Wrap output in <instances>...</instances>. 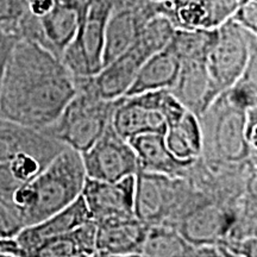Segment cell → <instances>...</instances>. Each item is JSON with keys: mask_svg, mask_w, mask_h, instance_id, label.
Listing matches in <instances>:
<instances>
[{"mask_svg": "<svg viewBox=\"0 0 257 257\" xmlns=\"http://www.w3.org/2000/svg\"><path fill=\"white\" fill-rule=\"evenodd\" d=\"M92 220L81 195L63 210L40 223L24 226L15 237L23 256H31L34 250L46 240L67 233L86 221Z\"/></svg>", "mask_w": 257, "mask_h": 257, "instance_id": "obj_13", "label": "cell"}, {"mask_svg": "<svg viewBox=\"0 0 257 257\" xmlns=\"http://www.w3.org/2000/svg\"><path fill=\"white\" fill-rule=\"evenodd\" d=\"M137 156L140 170L186 178L193 163L176 160L165 143V135L148 133L127 140Z\"/></svg>", "mask_w": 257, "mask_h": 257, "instance_id": "obj_15", "label": "cell"}, {"mask_svg": "<svg viewBox=\"0 0 257 257\" xmlns=\"http://www.w3.org/2000/svg\"><path fill=\"white\" fill-rule=\"evenodd\" d=\"M21 248H19L16 238H4L0 237V257H22Z\"/></svg>", "mask_w": 257, "mask_h": 257, "instance_id": "obj_27", "label": "cell"}, {"mask_svg": "<svg viewBox=\"0 0 257 257\" xmlns=\"http://www.w3.org/2000/svg\"><path fill=\"white\" fill-rule=\"evenodd\" d=\"M86 176L100 181L114 182L140 170L133 147L108 125L91 148L81 153Z\"/></svg>", "mask_w": 257, "mask_h": 257, "instance_id": "obj_9", "label": "cell"}, {"mask_svg": "<svg viewBox=\"0 0 257 257\" xmlns=\"http://www.w3.org/2000/svg\"><path fill=\"white\" fill-rule=\"evenodd\" d=\"M23 227L22 221L14 212L0 202V237L15 238Z\"/></svg>", "mask_w": 257, "mask_h": 257, "instance_id": "obj_25", "label": "cell"}, {"mask_svg": "<svg viewBox=\"0 0 257 257\" xmlns=\"http://www.w3.org/2000/svg\"><path fill=\"white\" fill-rule=\"evenodd\" d=\"M155 16L156 0H114L106 24L102 67L123 54Z\"/></svg>", "mask_w": 257, "mask_h": 257, "instance_id": "obj_10", "label": "cell"}, {"mask_svg": "<svg viewBox=\"0 0 257 257\" xmlns=\"http://www.w3.org/2000/svg\"><path fill=\"white\" fill-rule=\"evenodd\" d=\"M64 148L59 141L41 131L0 115V162H10L16 156L27 154L48 166Z\"/></svg>", "mask_w": 257, "mask_h": 257, "instance_id": "obj_12", "label": "cell"}, {"mask_svg": "<svg viewBox=\"0 0 257 257\" xmlns=\"http://www.w3.org/2000/svg\"><path fill=\"white\" fill-rule=\"evenodd\" d=\"M76 91V79L60 57L37 42L19 38L0 85V115L42 131L57 119Z\"/></svg>", "mask_w": 257, "mask_h": 257, "instance_id": "obj_1", "label": "cell"}, {"mask_svg": "<svg viewBox=\"0 0 257 257\" xmlns=\"http://www.w3.org/2000/svg\"><path fill=\"white\" fill-rule=\"evenodd\" d=\"M192 185L187 178L138 170L135 187V217L147 225L170 226Z\"/></svg>", "mask_w": 257, "mask_h": 257, "instance_id": "obj_7", "label": "cell"}, {"mask_svg": "<svg viewBox=\"0 0 257 257\" xmlns=\"http://www.w3.org/2000/svg\"><path fill=\"white\" fill-rule=\"evenodd\" d=\"M136 175L114 182L86 178L81 197L95 223L135 217Z\"/></svg>", "mask_w": 257, "mask_h": 257, "instance_id": "obj_11", "label": "cell"}, {"mask_svg": "<svg viewBox=\"0 0 257 257\" xmlns=\"http://www.w3.org/2000/svg\"><path fill=\"white\" fill-rule=\"evenodd\" d=\"M165 143L176 160L194 163L202 154V130L198 115L187 110L178 119L167 124Z\"/></svg>", "mask_w": 257, "mask_h": 257, "instance_id": "obj_18", "label": "cell"}, {"mask_svg": "<svg viewBox=\"0 0 257 257\" xmlns=\"http://www.w3.org/2000/svg\"><path fill=\"white\" fill-rule=\"evenodd\" d=\"M29 12L35 17H42L53 9L54 0H29Z\"/></svg>", "mask_w": 257, "mask_h": 257, "instance_id": "obj_28", "label": "cell"}, {"mask_svg": "<svg viewBox=\"0 0 257 257\" xmlns=\"http://www.w3.org/2000/svg\"><path fill=\"white\" fill-rule=\"evenodd\" d=\"M17 40H19L18 37L0 30V85H2L3 75H4L5 66L6 62H8L10 51H11L12 47H14Z\"/></svg>", "mask_w": 257, "mask_h": 257, "instance_id": "obj_26", "label": "cell"}, {"mask_svg": "<svg viewBox=\"0 0 257 257\" xmlns=\"http://www.w3.org/2000/svg\"><path fill=\"white\" fill-rule=\"evenodd\" d=\"M57 2L63 3L64 5L69 6L70 9L75 11L79 16L80 24H81L83 19L86 18L89 6L92 4V0H57Z\"/></svg>", "mask_w": 257, "mask_h": 257, "instance_id": "obj_29", "label": "cell"}, {"mask_svg": "<svg viewBox=\"0 0 257 257\" xmlns=\"http://www.w3.org/2000/svg\"><path fill=\"white\" fill-rule=\"evenodd\" d=\"M233 21L248 29L249 31L257 32V0H242L238 8L232 15Z\"/></svg>", "mask_w": 257, "mask_h": 257, "instance_id": "obj_24", "label": "cell"}, {"mask_svg": "<svg viewBox=\"0 0 257 257\" xmlns=\"http://www.w3.org/2000/svg\"><path fill=\"white\" fill-rule=\"evenodd\" d=\"M175 30L169 19L155 16L144 25L137 40L123 54L102 67L94 76L87 78L89 86L106 100H115L124 96L141 67L150 56L169 43Z\"/></svg>", "mask_w": 257, "mask_h": 257, "instance_id": "obj_5", "label": "cell"}, {"mask_svg": "<svg viewBox=\"0 0 257 257\" xmlns=\"http://www.w3.org/2000/svg\"><path fill=\"white\" fill-rule=\"evenodd\" d=\"M38 19L43 37V47L61 59L64 49L69 46L79 30L78 14L63 3L54 0L53 9Z\"/></svg>", "mask_w": 257, "mask_h": 257, "instance_id": "obj_19", "label": "cell"}, {"mask_svg": "<svg viewBox=\"0 0 257 257\" xmlns=\"http://www.w3.org/2000/svg\"><path fill=\"white\" fill-rule=\"evenodd\" d=\"M78 91L57 119L41 133L80 154L86 152L111 124L119 99L106 100L93 91L86 79H76Z\"/></svg>", "mask_w": 257, "mask_h": 257, "instance_id": "obj_4", "label": "cell"}, {"mask_svg": "<svg viewBox=\"0 0 257 257\" xmlns=\"http://www.w3.org/2000/svg\"><path fill=\"white\" fill-rule=\"evenodd\" d=\"M180 72L179 57L165 47L148 59L138 70L133 85L124 96L141 94L144 92L160 91L174 87Z\"/></svg>", "mask_w": 257, "mask_h": 257, "instance_id": "obj_17", "label": "cell"}, {"mask_svg": "<svg viewBox=\"0 0 257 257\" xmlns=\"http://www.w3.org/2000/svg\"><path fill=\"white\" fill-rule=\"evenodd\" d=\"M246 110L231 102L223 93L214 99L199 117L202 159L230 166L256 165L257 149L246 140Z\"/></svg>", "mask_w": 257, "mask_h": 257, "instance_id": "obj_3", "label": "cell"}, {"mask_svg": "<svg viewBox=\"0 0 257 257\" xmlns=\"http://www.w3.org/2000/svg\"><path fill=\"white\" fill-rule=\"evenodd\" d=\"M149 225L137 219H112L96 223L95 256H140Z\"/></svg>", "mask_w": 257, "mask_h": 257, "instance_id": "obj_14", "label": "cell"}, {"mask_svg": "<svg viewBox=\"0 0 257 257\" xmlns=\"http://www.w3.org/2000/svg\"><path fill=\"white\" fill-rule=\"evenodd\" d=\"M86 178L81 154L66 147L40 174L17 189L15 214L23 226L40 223L75 201Z\"/></svg>", "mask_w": 257, "mask_h": 257, "instance_id": "obj_2", "label": "cell"}, {"mask_svg": "<svg viewBox=\"0 0 257 257\" xmlns=\"http://www.w3.org/2000/svg\"><path fill=\"white\" fill-rule=\"evenodd\" d=\"M23 185L12 174L8 162H0V202L14 212V197ZM15 213V212H14Z\"/></svg>", "mask_w": 257, "mask_h": 257, "instance_id": "obj_23", "label": "cell"}, {"mask_svg": "<svg viewBox=\"0 0 257 257\" xmlns=\"http://www.w3.org/2000/svg\"><path fill=\"white\" fill-rule=\"evenodd\" d=\"M29 0H0V30L19 38V24L29 12Z\"/></svg>", "mask_w": 257, "mask_h": 257, "instance_id": "obj_22", "label": "cell"}, {"mask_svg": "<svg viewBox=\"0 0 257 257\" xmlns=\"http://www.w3.org/2000/svg\"><path fill=\"white\" fill-rule=\"evenodd\" d=\"M96 223L86 221L69 232L60 234L42 243L31 256L40 257H79L95 256Z\"/></svg>", "mask_w": 257, "mask_h": 257, "instance_id": "obj_20", "label": "cell"}, {"mask_svg": "<svg viewBox=\"0 0 257 257\" xmlns=\"http://www.w3.org/2000/svg\"><path fill=\"white\" fill-rule=\"evenodd\" d=\"M111 124L115 133L124 140L148 133H166V121L162 114L140 104L134 96L119 98L112 114Z\"/></svg>", "mask_w": 257, "mask_h": 257, "instance_id": "obj_16", "label": "cell"}, {"mask_svg": "<svg viewBox=\"0 0 257 257\" xmlns=\"http://www.w3.org/2000/svg\"><path fill=\"white\" fill-rule=\"evenodd\" d=\"M114 0H92L86 18L61 56L75 79L92 78L102 68L105 31Z\"/></svg>", "mask_w": 257, "mask_h": 257, "instance_id": "obj_8", "label": "cell"}, {"mask_svg": "<svg viewBox=\"0 0 257 257\" xmlns=\"http://www.w3.org/2000/svg\"><path fill=\"white\" fill-rule=\"evenodd\" d=\"M256 54V34L227 19L217 28V37L206 59L208 93L213 102L238 81Z\"/></svg>", "mask_w": 257, "mask_h": 257, "instance_id": "obj_6", "label": "cell"}, {"mask_svg": "<svg viewBox=\"0 0 257 257\" xmlns=\"http://www.w3.org/2000/svg\"><path fill=\"white\" fill-rule=\"evenodd\" d=\"M195 250L197 246L189 243L174 227L168 225H150L140 256H195Z\"/></svg>", "mask_w": 257, "mask_h": 257, "instance_id": "obj_21", "label": "cell"}]
</instances>
